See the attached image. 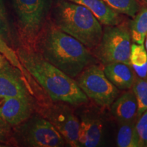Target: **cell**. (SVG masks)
I'll list each match as a JSON object with an SVG mask.
<instances>
[{"label": "cell", "instance_id": "cell-5", "mask_svg": "<svg viewBox=\"0 0 147 147\" xmlns=\"http://www.w3.org/2000/svg\"><path fill=\"white\" fill-rule=\"evenodd\" d=\"M131 40L129 29L125 25L106 27L100 42L93 49L95 56L104 65L117 62L129 64Z\"/></svg>", "mask_w": 147, "mask_h": 147}, {"label": "cell", "instance_id": "cell-26", "mask_svg": "<svg viewBox=\"0 0 147 147\" xmlns=\"http://www.w3.org/2000/svg\"><path fill=\"white\" fill-rule=\"evenodd\" d=\"M145 46H146V52H147V34H146V37H145Z\"/></svg>", "mask_w": 147, "mask_h": 147}, {"label": "cell", "instance_id": "cell-24", "mask_svg": "<svg viewBox=\"0 0 147 147\" xmlns=\"http://www.w3.org/2000/svg\"><path fill=\"white\" fill-rule=\"evenodd\" d=\"M11 66V64L9 63L8 61L5 58V57L0 53V69L6 68Z\"/></svg>", "mask_w": 147, "mask_h": 147}, {"label": "cell", "instance_id": "cell-9", "mask_svg": "<svg viewBox=\"0 0 147 147\" xmlns=\"http://www.w3.org/2000/svg\"><path fill=\"white\" fill-rule=\"evenodd\" d=\"M32 112L29 96L9 97L0 99V118L11 125L25 122Z\"/></svg>", "mask_w": 147, "mask_h": 147}, {"label": "cell", "instance_id": "cell-20", "mask_svg": "<svg viewBox=\"0 0 147 147\" xmlns=\"http://www.w3.org/2000/svg\"><path fill=\"white\" fill-rule=\"evenodd\" d=\"M0 53H1L5 57V58L8 61L11 65L21 71L24 78L28 82V71L22 65L16 52L9 47L5 40L1 36H0Z\"/></svg>", "mask_w": 147, "mask_h": 147}, {"label": "cell", "instance_id": "cell-2", "mask_svg": "<svg viewBox=\"0 0 147 147\" xmlns=\"http://www.w3.org/2000/svg\"><path fill=\"white\" fill-rule=\"evenodd\" d=\"M18 59L31 74L54 101L79 105L88 98L76 80L67 76L42 57L36 51L20 48L16 51Z\"/></svg>", "mask_w": 147, "mask_h": 147}, {"label": "cell", "instance_id": "cell-16", "mask_svg": "<svg viewBox=\"0 0 147 147\" xmlns=\"http://www.w3.org/2000/svg\"><path fill=\"white\" fill-rule=\"evenodd\" d=\"M129 64L139 78L147 75V52L143 45L134 43L131 46Z\"/></svg>", "mask_w": 147, "mask_h": 147}, {"label": "cell", "instance_id": "cell-1", "mask_svg": "<svg viewBox=\"0 0 147 147\" xmlns=\"http://www.w3.org/2000/svg\"><path fill=\"white\" fill-rule=\"evenodd\" d=\"M37 49L42 57L72 78L96 61L85 46L53 24L42 31Z\"/></svg>", "mask_w": 147, "mask_h": 147}, {"label": "cell", "instance_id": "cell-8", "mask_svg": "<svg viewBox=\"0 0 147 147\" xmlns=\"http://www.w3.org/2000/svg\"><path fill=\"white\" fill-rule=\"evenodd\" d=\"M47 117L69 146H79L78 134L80 122L68 108L53 106L47 110Z\"/></svg>", "mask_w": 147, "mask_h": 147}, {"label": "cell", "instance_id": "cell-13", "mask_svg": "<svg viewBox=\"0 0 147 147\" xmlns=\"http://www.w3.org/2000/svg\"><path fill=\"white\" fill-rule=\"evenodd\" d=\"M111 105L112 113L121 123L134 121L138 117V103L133 91H126Z\"/></svg>", "mask_w": 147, "mask_h": 147}, {"label": "cell", "instance_id": "cell-21", "mask_svg": "<svg viewBox=\"0 0 147 147\" xmlns=\"http://www.w3.org/2000/svg\"><path fill=\"white\" fill-rule=\"evenodd\" d=\"M136 123L140 146L147 147V110L140 116Z\"/></svg>", "mask_w": 147, "mask_h": 147}, {"label": "cell", "instance_id": "cell-27", "mask_svg": "<svg viewBox=\"0 0 147 147\" xmlns=\"http://www.w3.org/2000/svg\"><path fill=\"white\" fill-rule=\"evenodd\" d=\"M141 1H143L144 3H146V4L147 5V0H141Z\"/></svg>", "mask_w": 147, "mask_h": 147}, {"label": "cell", "instance_id": "cell-7", "mask_svg": "<svg viewBox=\"0 0 147 147\" xmlns=\"http://www.w3.org/2000/svg\"><path fill=\"white\" fill-rule=\"evenodd\" d=\"M21 134L27 145L34 147H60L65 140L49 120L35 117L21 127Z\"/></svg>", "mask_w": 147, "mask_h": 147}, {"label": "cell", "instance_id": "cell-18", "mask_svg": "<svg viewBox=\"0 0 147 147\" xmlns=\"http://www.w3.org/2000/svg\"><path fill=\"white\" fill-rule=\"evenodd\" d=\"M132 91L138 103V117L147 110V75L144 78L136 79Z\"/></svg>", "mask_w": 147, "mask_h": 147}, {"label": "cell", "instance_id": "cell-17", "mask_svg": "<svg viewBox=\"0 0 147 147\" xmlns=\"http://www.w3.org/2000/svg\"><path fill=\"white\" fill-rule=\"evenodd\" d=\"M117 144L119 147H140L134 121L121 123L117 134Z\"/></svg>", "mask_w": 147, "mask_h": 147}, {"label": "cell", "instance_id": "cell-11", "mask_svg": "<svg viewBox=\"0 0 147 147\" xmlns=\"http://www.w3.org/2000/svg\"><path fill=\"white\" fill-rule=\"evenodd\" d=\"M104 72L108 80L119 89H131L136 80L130 64L117 62L105 65Z\"/></svg>", "mask_w": 147, "mask_h": 147}, {"label": "cell", "instance_id": "cell-19", "mask_svg": "<svg viewBox=\"0 0 147 147\" xmlns=\"http://www.w3.org/2000/svg\"><path fill=\"white\" fill-rule=\"evenodd\" d=\"M108 6L119 14L134 17L140 6L137 0H102Z\"/></svg>", "mask_w": 147, "mask_h": 147}, {"label": "cell", "instance_id": "cell-4", "mask_svg": "<svg viewBox=\"0 0 147 147\" xmlns=\"http://www.w3.org/2000/svg\"><path fill=\"white\" fill-rule=\"evenodd\" d=\"M17 22L18 34L23 48L36 51L45 29L51 0H12Z\"/></svg>", "mask_w": 147, "mask_h": 147}, {"label": "cell", "instance_id": "cell-23", "mask_svg": "<svg viewBox=\"0 0 147 147\" xmlns=\"http://www.w3.org/2000/svg\"><path fill=\"white\" fill-rule=\"evenodd\" d=\"M11 137V125L0 118V142H7Z\"/></svg>", "mask_w": 147, "mask_h": 147}, {"label": "cell", "instance_id": "cell-3", "mask_svg": "<svg viewBox=\"0 0 147 147\" xmlns=\"http://www.w3.org/2000/svg\"><path fill=\"white\" fill-rule=\"evenodd\" d=\"M54 25L87 49H93L103 34L101 23L83 5L69 0H57L53 10Z\"/></svg>", "mask_w": 147, "mask_h": 147}, {"label": "cell", "instance_id": "cell-14", "mask_svg": "<svg viewBox=\"0 0 147 147\" xmlns=\"http://www.w3.org/2000/svg\"><path fill=\"white\" fill-rule=\"evenodd\" d=\"M87 8L94 14L99 21L106 26H113L121 23L119 13L114 10L102 0H69Z\"/></svg>", "mask_w": 147, "mask_h": 147}, {"label": "cell", "instance_id": "cell-15", "mask_svg": "<svg viewBox=\"0 0 147 147\" xmlns=\"http://www.w3.org/2000/svg\"><path fill=\"white\" fill-rule=\"evenodd\" d=\"M129 25L131 38L134 43L143 45L147 34V6L139 9Z\"/></svg>", "mask_w": 147, "mask_h": 147}, {"label": "cell", "instance_id": "cell-10", "mask_svg": "<svg viewBox=\"0 0 147 147\" xmlns=\"http://www.w3.org/2000/svg\"><path fill=\"white\" fill-rule=\"evenodd\" d=\"M32 88L18 69L11 66L0 69V99L28 96Z\"/></svg>", "mask_w": 147, "mask_h": 147}, {"label": "cell", "instance_id": "cell-25", "mask_svg": "<svg viewBox=\"0 0 147 147\" xmlns=\"http://www.w3.org/2000/svg\"><path fill=\"white\" fill-rule=\"evenodd\" d=\"M0 8H1L3 12L6 13V10H5V5H4V3H3V0H0Z\"/></svg>", "mask_w": 147, "mask_h": 147}, {"label": "cell", "instance_id": "cell-6", "mask_svg": "<svg viewBox=\"0 0 147 147\" xmlns=\"http://www.w3.org/2000/svg\"><path fill=\"white\" fill-rule=\"evenodd\" d=\"M77 83L84 93L101 106H109L119 93L100 66L92 64L77 76Z\"/></svg>", "mask_w": 147, "mask_h": 147}, {"label": "cell", "instance_id": "cell-22", "mask_svg": "<svg viewBox=\"0 0 147 147\" xmlns=\"http://www.w3.org/2000/svg\"><path fill=\"white\" fill-rule=\"evenodd\" d=\"M0 36L5 40H10V30L6 13L0 8Z\"/></svg>", "mask_w": 147, "mask_h": 147}, {"label": "cell", "instance_id": "cell-12", "mask_svg": "<svg viewBox=\"0 0 147 147\" xmlns=\"http://www.w3.org/2000/svg\"><path fill=\"white\" fill-rule=\"evenodd\" d=\"M102 132L103 125L99 119L91 117L82 118L78 134L79 146H97L102 140Z\"/></svg>", "mask_w": 147, "mask_h": 147}]
</instances>
